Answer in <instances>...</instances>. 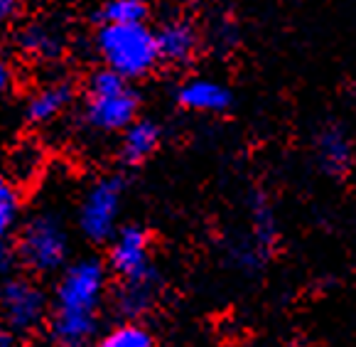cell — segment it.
<instances>
[{"mask_svg":"<svg viewBox=\"0 0 356 347\" xmlns=\"http://www.w3.org/2000/svg\"><path fill=\"white\" fill-rule=\"evenodd\" d=\"M22 195L15 180L0 175V242H8L20 226Z\"/></svg>","mask_w":356,"mask_h":347,"instance_id":"obj_16","label":"cell"},{"mask_svg":"<svg viewBox=\"0 0 356 347\" xmlns=\"http://www.w3.org/2000/svg\"><path fill=\"white\" fill-rule=\"evenodd\" d=\"M157 295V281H140V284H121L115 293V308L121 311L126 321H136L140 313H145Z\"/></svg>","mask_w":356,"mask_h":347,"instance_id":"obj_15","label":"cell"},{"mask_svg":"<svg viewBox=\"0 0 356 347\" xmlns=\"http://www.w3.org/2000/svg\"><path fill=\"white\" fill-rule=\"evenodd\" d=\"M76 99V86L64 77H54L37 84L25 99V121L35 128L59 121Z\"/></svg>","mask_w":356,"mask_h":347,"instance_id":"obj_9","label":"cell"},{"mask_svg":"<svg viewBox=\"0 0 356 347\" xmlns=\"http://www.w3.org/2000/svg\"><path fill=\"white\" fill-rule=\"evenodd\" d=\"M314 158L325 175L344 178L354 168V141L341 123H325L314 133Z\"/></svg>","mask_w":356,"mask_h":347,"instance_id":"obj_10","label":"cell"},{"mask_svg":"<svg viewBox=\"0 0 356 347\" xmlns=\"http://www.w3.org/2000/svg\"><path fill=\"white\" fill-rule=\"evenodd\" d=\"M160 143H163V126L155 123L152 118H136L121 133L118 158L128 168H138V165L147 163L155 155Z\"/></svg>","mask_w":356,"mask_h":347,"instance_id":"obj_13","label":"cell"},{"mask_svg":"<svg viewBox=\"0 0 356 347\" xmlns=\"http://www.w3.org/2000/svg\"><path fill=\"white\" fill-rule=\"evenodd\" d=\"M94 52L101 64L128 82L145 79L160 67L155 27L140 25H99L94 32Z\"/></svg>","mask_w":356,"mask_h":347,"instance_id":"obj_2","label":"cell"},{"mask_svg":"<svg viewBox=\"0 0 356 347\" xmlns=\"http://www.w3.org/2000/svg\"><path fill=\"white\" fill-rule=\"evenodd\" d=\"M96 347H155V335L143 323L123 321L101 335Z\"/></svg>","mask_w":356,"mask_h":347,"instance_id":"obj_17","label":"cell"},{"mask_svg":"<svg viewBox=\"0 0 356 347\" xmlns=\"http://www.w3.org/2000/svg\"><path fill=\"white\" fill-rule=\"evenodd\" d=\"M15 252L8 247V242H0V281H6L13 271V263H15Z\"/></svg>","mask_w":356,"mask_h":347,"instance_id":"obj_21","label":"cell"},{"mask_svg":"<svg viewBox=\"0 0 356 347\" xmlns=\"http://www.w3.org/2000/svg\"><path fill=\"white\" fill-rule=\"evenodd\" d=\"M0 318L8 330L32 332L49 318V298L32 279H6L0 286Z\"/></svg>","mask_w":356,"mask_h":347,"instance_id":"obj_6","label":"cell"},{"mask_svg":"<svg viewBox=\"0 0 356 347\" xmlns=\"http://www.w3.org/2000/svg\"><path fill=\"white\" fill-rule=\"evenodd\" d=\"M126 200V180L121 175H104L94 180L79 205V229L89 242H108L118 231V219Z\"/></svg>","mask_w":356,"mask_h":347,"instance_id":"obj_5","label":"cell"},{"mask_svg":"<svg viewBox=\"0 0 356 347\" xmlns=\"http://www.w3.org/2000/svg\"><path fill=\"white\" fill-rule=\"evenodd\" d=\"M15 45L22 57L40 64H52L67 49V35L52 20H30L17 30Z\"/></svg>","mask_w":356,"mask_h":347,"instance_id":"obj_11","label":"cell"},{"mask_svg":"<svg viewBox=\"0 0 356 347\" xmlns=\"http://www.w3.org/2000/svg\"><path fill=\"white\" fill-rule=\"evenodd\" d=\"M81 116L94 133H123L136 118H140V94L133 82L101 67L86 79Z\"/></svg>","mask_w":356,"mask_h":347,"instance_id":"obj_3","label":"cell"},{"mask_svg":"<svg viewBox=\"0 0 356 347\" xmlns=\"http://www.w3.org/2000/svg\"><path fill=\"white\" fill-rule=\"evenodd\" d=\"M44 153L37 143H20L10 155V170L15 180H30L42 168Z\"/></svg>","mask_w":356,"mask_h":347,"instance_id":"obj_18","label":"cell"},{"mask_svg":"<svg viewBox=\"0 0 356 347\" xmlns=\"http://www.w3.org/2000/svg\"><path fill=\"white\" fill-rule=\"evenodd\" d=\"M108 288V268L84 256L67 263L49 305V337L57 347H84L99 330L101 305Z\"/></svg>","mask_w":356,"mask_h":347,"instance_id":"obj_1","label":"cell"},{"mask_svg":"<svg viewBox=\"0 0 356 347\" xmlns=\"http://www.w3.org/2000/svg\"><path fill=\"white\" fill-rule=\"evenodd\" d=\"M175 101L189 114H226L234 104V94L224 82L209 77H189L175 89Z\"/></svg>","mask_w":356,"mask_h":347,"instance_id":"obj_12","label":"cell"},{"mask_svg":"<svg viewBox=\"0 0 356 347\" xmlns=\"http://www.w3.org/2000/svg\"><path fill=\"white\" fill-rule=\"evenodd\" d=\"M157 54L160 64L168 67H189L194 59L200 57L202 49V32L197 22L187 15L165 17L155 27Z\"/></svg>","mask_w":356,"mask_h":347,"instance_id":"obj_8","label":"cell"},{"mask_svg":"<svg viewBox=\"0 0 356 347\" xmlns=\"http://www.w3.org/2000/svg\"><path fill=\"white\" fill-rule=\"evenodd\" d=\"M69 249V229L64 219L54 212H35L20 224L15 242V256L32 274H54L67 266Z\"/></svg>","mask_w":356,"mask_h":347,"instance_id":"obj_4","label":"cell"},{"mask_svg":"<svg viewBox=\"0 0 356 347\" xmlns=\"http://www.w3.org/2000/svg\"><path fill=\"white\" fill-rule=\"evenodd\" d=\"M13 86H15V67L6 54H0V99L10 94Z\"/></svg>","mask_w":356,"mask_h":347,"instance_id":"obj_20","label":"cell"},{"mask_svg":"<svg viewBox=\"0 0 356 347\" xmlns=\"http://www.w3.org/2000/svg\"><path fill=\"white\" fill-rule=\"evenodd\" d=\"M108 268L121 276L123 284H140V281H157V271L152 266V244L150 234L138 224L118 226L108 239Z\"/></svg>","mask_w":356,"mask_h":347,"instance_id":"obj_7","label":"cell"},{"mask_svg":"<svg viewBox=\"0 0 356 347\" xmlns=\"http://www.w3.org/2000/svg\"><path fill=\"white\" fill-rule=\"evenodd\" d=\"M150 17V0H101L99 25H140Z\"/></svg>","mask_w":356,"mask_h":347,"instance_id":"obj_14","label":"cell"},{"mask_svg":"<svg viewBox=\"0 0 356 347\" xmlns=\"http://www.w3.org/2000/svg\"><path fill=\"white\" fill-rule=\"evenodd\" d=\"M0 347H25V342L20 340V335L17 332H13V330H3L0 327Z\"/></svg>","mask_w":356,"mask_h":347,"instance_id":"obj_22","label":"cell"},{"mask_svg":"<svg viewBox=\"0 0 356 347\" xmlns=\"http://www.w3.org/2000/svg\"><path fill=\"white\" fill-rule=\"evenodd\" d=\"M20 10L22 0H0V32L15 25V20L20 17Z\"/></svg>","mask_w":356,"mask_h":347,"instance_id":"obj_19","label":"cell"}]
</instances>
